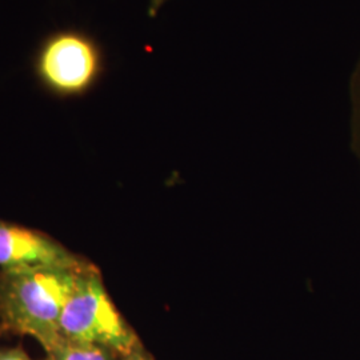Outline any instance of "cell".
I'll return each instance as SVG.
<instances>
[{
    "label": "cell",
    "instance_id": "cell-1",
    "mask_svg": "<svg viewBox=\"0 0 360 360\" xmlns=\"http://www.w3.org/2000/svg\"><path fill=\"white\" fill-rule=\"evenodd\" d=\"M86 260L77 267L0 271V326L32 336L44 351L60 339V318Z\"/></svg>",
    "mask_w": 360,
    "mask_h": 360
},
{
    "label": "cell",
    "instance_id": "cell-2",
    "mask_svg": "<svg viewBox=\"0 0 360 360\" xmlns=\"http://www.w3.org/2000/svg\"><path fill=\"white\" fill-rule=\"evenodd\" d=\"M39 86L56 98L84 96L103 79V46L89 31L75 27L52 31L39 41L32 59Z\"/></svg>",
    "mask_w": 360,
    "mask_h": 360
},
{
    "label": "cell",
    "instance_id": "cell-3",
    "mask_svg": "<svg viewBox=\"0 0 360 360\" xmlns=\"http://www.w3.org/2000/svg\"><path fill=\"white\" fill-rule=\"evenodd\" d=\"M59 328L65 340L101 346L119 356L142 346L138 335L112 303L101 272L90 262L79 274Z\"/></svg>",
    "mask_w": 360,
    "mask_h": 360
},
{
    "label": "cell",
    "instance_id": "cell-4",
    "mask_svg": "<svg viewBox=\"0 0 360 360\" xmlns=\"http://www.w3.org/2000/svg\"><path fill=\"white\" fill-rule=\"evenodd\" d=\"M84 262L50 235L0 219V271L77 267Z\"/></svg>",
    "mask_w": 360,
    "mask_h": 360
},
{
    "label": "cell",
    "instance_id": "cell-5",
    "mask_svg": "<svg viewBox=\"0 0 360 360\" xmlns=\"http://www.w3.org/2000/svg\"><path fill=\"white\" fill-rule=\"evenodd\" d=\"M46 360H120L111 349L60 339L53 347L46 351Z\"/></svg>",
    "mask_w": 360,
    "mask_h": 360
},
{
    "label": "cell",
    "instance_id": "cell-6",
    "mask_svg": "<svg viewBox=\"0 0 360 360\" xmlns=\"http://www.w3.org/2000/svg\"><path fill=\"white\" fill-rule=\"evenodd\" d=\"M349 94L352 105V146L360 160V56L351 75Z\"/></svg>",
    "mask_w": 360,
    "mask_h": 360
},
{
    "label": "cell",
    "instance_id": "cell-7",
    "mask_svg": "<svg viewBox=\"0 0 360 360\" xmlns=\"http://www.w3.org/2000/svg\"><path fill=\"white\" fill-rule=\"evenodd\" d=\"M0 360L35 359H32L22 347H0Z\"/></svg>",
    "mask_w": 360,
    "mask_h": 360
},
{
    "label": "cell",
    "instance_id": "cell-8",
    "mask_svg": "<svg viewBox=\"0 0 360 360\" xmlns=\"http://www.w3.org/2000/svg\"><path fill=\"white\" fill-rule=\"evenodd\" d=\"M120 360H154L151 358V355L143 348V346L135 348L134 351H131L127 355L120 356Z\"/></svg>",
    "mask_w": 360,
    "mask_h": 360
},
{
    "label": "cell",
    "instance_id": "cell-9",
    "mask_svg": "<svg viewBox=\"0 0 360 360\" xmlns=\"http://www.w3.org/2000/svg\"><path fill=\"white\" fill-rule=\"evenodd\" d=\"M167 1L169 0H148V8H147L148 16L155 18Z\"/></svg>",
    "mask_w": 360,
    "mask_h": 360
},
{
    "label": "cell",
    "instance_id": "cell-10",
    "mask_svg": "<svg viewBox=\"0 0 360 360\" xmlns=\"http://www.w3.org/2000/svg\"><path fill=\"white\" fill-rule=\"evenodd\" d=\"M3 333H4V330H3V327L0 326V335L3 334Z\"/></svg>",
    "mask_w": 360,
    "mask_h": 360
}]
</instances>
